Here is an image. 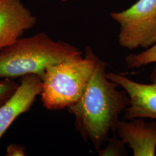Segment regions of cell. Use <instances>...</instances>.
<instances>
[{
    "instance_id": "cell-7",
    "label": "cell",
    "mask_w": 156,
    "mask_h": 156,
    "mask_svg": "<svg viewBox=\"0 0 156 156\" xmlns=\"http://www.w3.org/2000/svg\"><path fill=\"white\" fill-rule=\"evenodd\" d=\"M42 89V80L38 75L28 74L21 77L15 93L0 106V139L17 117L30 109Z\"/></svg>"
},
{
    "instance_id": "cell-5",
    "label": "cell",
    "mask_w": 156,
    "mask_h": 156,
    "mask_svg": "<svg viewBox=\"0 0 156 156\" xmlns=\"http://www.w3.org/2000/svg\"><path fill=\"white\" fill-rule=\"evenodd\" d=\"M106 77L121 86L129 96V105L124 112V119H156V67L151 74L150 84L138 83L122 74L112 72L106 73Z\"/></svg>"
},
{
    "instance_id": "cell-1",
    "label": "cell",
    "mask_w": 156,
    "mask_h": 156,
    "mask_svg": "<svg viewBox=\"0 0 156 156\" xmlns=\"http://www.w3.org/2000/svg\"><path fill=\"white\" fill-rule=\"evenodd\" d=\"M106 62L98 57L94 70L81 98L68 112L75 117L76 128L84 140H90L96 151L116 132L120 115L129 105L126 91L106 77Z\"/></svg>"
},
{
    "instance_id": "cell-2",
    "label": "cell",
    "mask_w": 156,
    "mask_h": 156,
    "mask_svg": "<svg viewBox=\"0 0 156 156\" xmlns=\"http://www.w3.org/2000/svg\"><path fill=\"white\" fill-rule=\"evenodd\" d=\"M82 54L76 47L55 41L44 32L21 37L0 50V79H13L28 74L42 79L49 66Z\"/></svg>"
},
{
    "instance_id": "cell-10",
    "label": "cell",
    "mask_w": 156,
    "mask_h": 156,
    "mask_svg": "<svg viewBox=\"0 0 156 156\" xmlns=\"http://www.w3.org/2000/svg\"><path fill=\"white\" fill-rule=\"evenodd\" d=\"M108 144L104 149H101L98 151V155L100 156H120L127 155L125 144L121 140H119L114 136L109 138Z\"/></svg>"
},
{
    "instance_id": "cell-8",
    "label": "cell",
    "mask_w": 156,
    "mask_h": 156,
    "mask_svg": "<svg viewBox=\"0 0 156 156\" xmlns=\"http://www.w3.org/2000/svg\"><path fill=\"white\" fill-rule=\"evenodd\" d=\"M116 132L123 143L133 151L134 156L156 155V121L146 122L143 118L129 122L119 120Z\"/></svg>"
},
{
    "instance_id": "cell-3",
    "label": "cell",
    "mask_w": 156,
    "mask_h": 156,
    "mask_svg": "<svg viewBox=\"0 0 156 156\" xmlns=\"http://www.w3.org/2000/svg\"><path fill=\"white\" fill-rule=\"evenodd\" d=\"M98 57L88 46L84 57L76 56L48 67L40 94L45 108L60 110L76 104L89 82Z\"/></svg>"
},
{
    "instance_id": "cell-6",
    "label": "cell",
    "mask_w": 156,
    "mask_h": 156,
    "mask_svg": "<svg viewBox=\"0 0 156 156\" xmlns=\"http://www.w3.org/2000/svg\"><path fill=\"white\" fill-rule=\"evenodd\" d=\"M36 23V17L22 0H0V50L20 38Z\"/></svg>"
},
{
    "instance_id": "cell-12",
    "label": "cell",
    "mask_w": 156,
    "mask_h": 156,
    "mask_svg": "<svg viewBox=\"0 0 156 156\" xmlns=\"http://www.w3.org/2000/svg\"><path fill=\"white\" fill-rule=\"evenodd\" d=\"M26 148L22 145L11 144L6 148V156H26Z\"/></svg>"
},
{
    "instance_id": "cell-4",
    "label": "cell",
    "mask_w": 156,
    "mask_h": 156,
    "mask_svg": "<svg viewBox=\"0 0 156 156\" xmlns=\"http://www.w3.org/2000/svg\"><path fill=\"white\" fill-rule=\"evenodd\" d=\"M111 16L120 25L122 48L147 49L156 44V0H138L125 11L112 12Z\"/></svg>"
},
{
    "instance_id": "cell-13",
    "label": "cell",
    "mask_w": 156,
    "mask_h": 156,
    "mask_svg": "<svg viewBox=\"0 0 156 156\" xmlns=\"http://www.w3.org/2000/svg\"><path fill=\"white\" fill-rule=\"evenodd\" d=\"M60 1H67V0H60Z\"/></svg>"
},
{
    "instance_id": "cell-11",
    "label": "cell",
    "mask_w": 156,
    "mask_h": 156,
    "mask_svg": "<svg viewBox=\"0 0 156 156\" xmlns=\"http://www.w3.org/2000/svg\"><path fill=\"white\" fill-rule=\"evenodd\" d=\"M19 84L12 79H0V106L11 97Z\"/></svg>"
},
{
    "instance_id": "cell-9",
    "label": "cell",
    "mask_w": 156,
    "mask_h": 156,
    "mask_svg": "<svg viewBox=\"0 0 156 156\" xmlns=\"http://www.w3.org/2000/svg\"><path fill=\"white\" fill-rule=\"evenodd\" d=\"M129 68H136L156 62V44L139 54H131L126 57Z\"/></svg>"
}]
</instances>
